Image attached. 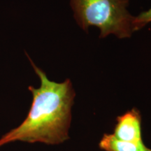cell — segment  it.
<instances>
[{"instance_id":"4","label":"cell","mask_w":151,"mask_h":151,"mask_svg":"<svg viewBox=\"0 0 151 151\" xmlns=\"http://www.w3.org/2000/svg\"><path fill=\"white\" fill-rule=\"evenodd\" d=\"M99 146L104 151H145L147 148L143 142L132 143L122 141L113 134H104Z\"/></svg>"},{"instance_id":"6","label":"cell","mask_w":151,"mask_h":151,"mask_svg":"<svg viewBox=\"0 0 151 151\" xmlns=\"http://www.w3.org/2000/svg\"><path fill=\"white\" fill-rule=\"evenodd\" d=\"M145 151H151V149H148V148H146V150Z\"/></svg>"},{"instance_id":"1","label":"cell","mask_w":151,"mask_h":151,"mask_svg":"<svg viewBox=\"0 0 151 151\" xmlns=\"http://www.w3.org/2000/svg\"><path fill=\"white\" fill-rule=\"evenodd\" d=\"M29 60L41 81L39 88L29 87L32 103L24 120L0 139V147L16 141L57 145L69 139L75 92L70 79L56 83Z\"/></svg>"},{"instance_id":"2","label":"cell","mask_w":151,"mask_h":151,"mask_svg":"<svg viewBox=\"0 0 151 151\" xmlns=\"http://www.w3.org/2000/svg\"><path fill=\"white\" fill-rule=\"evenodd\" d=\"M76 21L84 31L90 27L100 30V38L114 35L129 38L134 32L132 16L127 10L129 0H69Z\"/></svg>"},{"instance_id":"5","label":"cell","mask_w":151,"mask_h":151,"mask_svg":"<svg viewBox=\"0 0 151 151\" xmlns=\"http://www.w3.org/2000/svg\"><path fill=\"white\" fill-rule=\"evenodd\" d=\"M151 22V8L149 10L144 11L138 16L134 18L133 29L134 32L141 29L147 24Z\"/></svg>"},{"instance_id":"3","label":"cell","mask_w":151,"mask_h":151,"mask_svg":"<svg viewBox=\"0 0 151 151\" xmlns=\"http://www.w3.org/2000/svg\"><path fill=\"white\" fill-rule=\"evenodd\" d=\"M113 136L120 140L128 142H143L141 116L137 109L133 108L116 118Z\"/></svg>"}]
</instances>
